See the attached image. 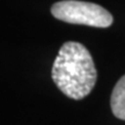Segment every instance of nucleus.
<instances>
[{"mask_svg":"<svg viewBox=\"0 0 125 125\" xmlns=\"http://www.w3.org/2000/svg\"><path fill=\"white\" fill-rule=\"evenodd\" d=\"M52 80L67 97L82 100L93 90L97 71L90 52L78 42H66L52 65Z\"/></svg>","mask_w":125,"mask_h":125,"instance_id":"obj_1","label":"nucleus"},{"mask_svg":"<svg viewBox=\"0 0 125 125\" xmlns=\"http://www.w3.org/2000/svg\"><path fill=\"white\" fill-rule=\"evenodd\" d=\"M51 14L64 22L96 28H108L114 21L112 15L102 6L79 0L58 1L52 5Z\"/></svg>","mask_w":125,"mask_h":125,"instance_id":"obj_2","label":"nucleus"},{"mask_svg":"<svg viewBox=\"0 0 125 125\" xmlns=\"http://www.w3.org/2000/svg\"><path fill=\"white\" fill-rule=\"evenodd\" d=\"M111 111L118 119L125 121V75L117 81L110 97Z\"/></svg>","mask_w":125,"mask_h":125,"instance_id":"obj_3","label":"nucleus"}]
</instances>
